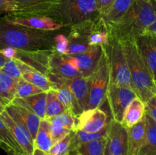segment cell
<instances>
[{"mask_svg":"<svg viewBox=\"0 0 156 155\" xmlns=\"http://www.w3.org/2000/svg\"><path fill=\"white\" fill-rule=\"evenodd\" d=\"M53 39L54 36L49 31L11 24L0 18V49L12 47L25 51L53 50Z\"/></svg>","mask_w":156,"mask_h":155,"instance_id":"6da1fadb","label":"cell"},{"mask_svg":"<svg viewBox=\"0 0 156 155\" xmlns=\"http://www.w3.org/2000/svg\"><path fill=\"white\" fill-rule=\"evenodd\" d=\"M156 20L152 0H136L121 19L109 29L110 35L120 40L135 39L145 33Z\"/></svg>","mask_w":156,"mask_h":155,"instance_id":"7a4b0ae2","label":"cell"},{"mask_svg":"<svg viewBox=\"0 0 156 155\" xmlns=\"http://www.w3.org/2000/svg\"><path fill=\"white\" fill-rule=\"evenodd\" d=\"M127 59L131 78V88L144 103L156 95V83L143 61L135 39L120 40Z\"/></svg>","mask_w":156,"mask_h":155,"instance_id":"3957f363","label":"cell"},{"mask_svg":"<svg viewBox=\"0 0 156 155\" xmlns=\"http://www.w3.org/2000/svg\"><path fill=\"white\" fill-rule=\"evenodd\" d=\"M66 27L73 26L100 17L96 0H59L46 12Z\"/></svg>","mask_w":156,"mask_h":155,"instance_id":"277c9868","label":"cell"},{"mask_svg":"<svg viewBox=\"0 0 156 155\" xmlns=\"http://www.w3.org/2000/svg\"><path fill=\"white\" fill-rule=\"evenodd\" d=\"M104 46L109 63V84L131 87L130 73L121 41L115 36H111L109 44Z\"/></svg>","mask_w":156,"mask_h":155,"instance_id":"5b68a950","label":"cell"},{"mask_svg":"<svg viewBox=\"0 0 156 155\" xmlns=\"http://www.w3.org/2000/svg\"><path fill=\"white\" fill-rule=\"evenodd\" d=\"M109 83V63L107 52L105 49L98 65L89 77V100L87 109L100 108L105 103L107 100Z\"/></svg>","mask_w":156,"mask_h":155,"instance_id":"8992f818","label":"cell"},{"mask_svg":"<svg viewBox=\"0 0 156 155\" xmlns=\"http://www.w3.org/2000/svg\"><path fill=\"white\" fill-rule=\"evenodd\" d=\"M136 97V94L131 87L109 84L107 100L109 103L113 119L121 122L126 107Z\"/></svg>","mask_w":156,"mask_h":155,"instance_id":"52a82bcc","label":"cell"},{"mask_svg":"<svg viewBox=\"0 0 156 155\" xmlns=\"http://www.w3.org/2000/svg\"><path fill=\"white\" fill-rule=\"evenodd\" d=\"M2 19L5 22L15 25H21L29 28L44 31H54L66 27L63 24L45 15H30V16H15L5 15Z\"/></svg>","mask_w":156,"mask_h":155,"instance_id":"ba28073f","label":"cell"},{"mask_svg":"<svg viewBox=\"0 0 156 155\" xmlns=\"http://www.w3.org/2000/svg\"><path fill=\"white\" fill-rule=\"evenodd\" d=\"M104 52V46H91L85 53L74 56L65 55V57L80 71L83 77H90L98 65Z\"/></svg>","mask_w":156,"mask_h":155,"instance_id":"9c48e42d","label":"cell"},{"mask_svg":"<svg viewBox=\"0 0 156 155\" xmlns=\"http://www.w3.org/2000/svg\"><path fill=\"white\" fill-rule=\"evenodd\" d=\"M108 123V115L100 108L86 109L77 116L75 130L96 133L103 130Z\"/></svg>","mask_w":156,"mask_h":155,"instance_id":"30bf717a","label":"cell"},{"mask_svg":"<svg viewBox=\"0 0 156 155\" xmlns=\"http://www.w3.org/2000/svg\"><path fill=\"white\" fill-rule=\"evenodd\" d=\"M107 147L113 155H128L127 129L113 119L110 121Z\"/></svg>","mask_w":156,"mask_h":155,"instance_id":"8fae6325","label":"cell"},{"mask_svg":"<svg viewBox=\"0 0 156 155\" xmlns=\"http://www.w3.org/2000/svg\"><path fill=\"white\" fill-rule=\"evenodd\" d=\"M56 84H64L73 93L77 104L82 112L86 110L89 100V77H76L66 78L62 76H58Z\"/></svg>","mask_w":156,"mask_h":155,"instance_id":"7c38bea8","label":"cell"},{"mask_svg":"<svg viewBox=\"0 0 156 155\" xmlns=\"http://www.w3.org/2000/svg\"><path fill=\"white\" fill-rule=\"evenodd\" d=\"M139 52L156 83V36L145 33L136 36Z\"/></svg>","mask_w":156,"mask_h":155,"instance_id":"4fadbf2b","label":"cell"},{"mask_svg":"<svg viewBox=\"0 0 156 155\" xmlns=\"http://www.w3.org/2000/svg\"><path fill=\"white\" fill-rule=\"evenodd\" d=\"M48 66L50 71L66 78L83 77L80 71L66 59L65 55L54 51L48 56Z\"/></svg>","mask_w":156,"mask_h":155,"instance_id":"5bb4252c","label":"cell"},{"mask_svg":"<svg viewBox=\"0 0 156 155\" xmlns=\"http://www.w3.org/2000/svg\"><path fill=\"white\" fill-rule=\"evenodd\" d=\"M18 3V10L12 14L15 16L45 15L51 6L59 0H15Z\"/></svg>","mask_w":156,"mask_h":155,"instance_id":"9a60e30c","label":"cell"},{"mask_svg":"<svg viewBox=\"0 0 156 155\" xmlns=\"http://www.w3.org/2000/svg\"><path fill=\"white\" fill-rule=\"evenodd\" d=\"M128 155H136L145 144L146 138V115L133 127L127 129Z\"/></svg>","mask_w":156,"mask_h":155,"instance_id":"2e32d148","label":"cell"},{"mask_svg":"<svg viewBox=\"0 0 156 155\" xmlns=\"http://www.w3.org/2000/svg\"><path fill=\"white\" fill-rule=\"evenodd\" d=\"M18 79L0 70V103L6 106L12 104L16 98Z\"/></svg>","mask_w":156,"mask_h":155,"instance_id":"e0dca14e","label":"cell"},{"mask_svg":"<svg viewBox=\"0 0 156 155\" xmlns=\"http://www.w3.org/2000/svg\"><path fill=\"white\" fill-rule=\"evenodd\" d=\"M146 115V105L145 103L136 97L128 105L123 114L121 123L125 128L129 129L135 126Z\"/></svg>","mask_w":156,"mask_h":155,"instance_id":"ac0fdd59","label":"cell"},{"mask_svg":"<svg viewBox=\"0 0 156 155\" xmlns=\"http://www.w3.org/2000/svg\"><path fill=\"white\" fill-rule=\"evenodd\" d=\"M47 92H42L36 95L30 96L26 98H15L12 102L13 104L21 105L33 111L41 119L45 118L46 106H47Z\"/></svg>","mask_w":156,"mask_h":155,"instance_id":"d6986e66","label":"cell"},{"mask_svg":"<svg viewBox=\"0 0 156 155\" xmlns=\"http://www.w3.org/2000/svg\"><path fill=\"white\" fill-rule=\"evenodd\" d=\"M12 104L15 109V110L17 111L20 119L23 122L26 129H27L30 135H31L34 141L37 134L38 129H39L40 123H41L42 119H41V117L38 116L35 112H34L28 108L24 107L21 105L13 104V103H12Z\"/></svg>","mask_w":156,"mask_h":155,"instance_id":"ffe728a7","label":"cell"},{"mask_svg":"<svg viewBox=\"0 0 156 155\" xmlns=\"http://www.w3.org/2000/svg\"><path fill=\"white\" fill-rule=\"evenodd\" d=\"M136 0H115L108 13L102 17L104 21L111 28L115 25L125 15Z\"/></svg>","mask_w":156,"mask_h":155,"instance_id":"44dd1931","label":"cell"},{"mask_svg":"<svg viewBox=\"0 0 156 155\" xmlns=\"http://www.w3.org/2000/svg\"><path fill=\"white\" fill-rule=\"evenodd\" d=\"M53 89L56 92L59 101L62 103L64 107L66 108V110L71 112L76 117L79 114L82 113V112L79 109L77 102L68 86L64 84H60L54 85Z\"/></svg>","mask_w":156,"mask_h":155,"instance_id":"7402d4cb","label":"cell"},{"mask_svg":"<svg viewBox=\"0 0 156 155\" xmlns=\"http://www.w3.org/2000/svg\"><path fill=\"white\" fill-rule=\"evenodd\" d=\"M53 144L51 125L47 119H42L34 140V148L36 147L48 153Z\"/></svg>","mask_w":156,"mask_h":155,"instance_id":"603a6c76","label":"cell"},{"mask_svg":"<svg viewBox=\"0 0 156 155\" xmlns=\"http://www.w3.org/2000/svg\"><path fill=\"white\" fill-rule=\"evenodd\" d=\"M109 127L110 122L108 126L103 130L99 132H96V133H88V132L81 130L72 131L71 151L76 150L77 147L80 144H84V143L90 142V141L106 138L108 133V130H109Z\"/></svg>","mask_w":156,"mask_h":155,"instance_id":"cb8c5ba5","label":"cell"},{"mask_svg":"<svg viewBox=\"0 0 156 155\" xmlns=\"http://www.w3.org/2000/svg\"><path fill=\"white\" fill-rule=\"evenodd\" d=\"M146 138L136 155H156V122L146 113Z\"/></svg>","mask_w":156,"mask_h":155,"instance_id":"d4e9b609","label":"cell"},{"mask_svg":"<svg viewBox=\"0 0 156 155\" xmlns=\"http://www.w3.org/2000/svg\"><path fill=\"white\" fill-rule=\"evenodd\" d=\"M22 78L45 92H48L53 89V84L48 78L43 73L36 71L30 67L22 73Z\"/></svg>","mask_w":156,"mask_h":155,"instance_id":"484cf974","label":"cell"},{"mask_svg":"<svg viewBox=\"0 0 156 155\" xmlns=\"http://www.w3.org/2000/svg\"><path fill=\"white\" fill-rule=\"evenodd\" d=\"M107 137L80 144L76 150L81 155H105Z\"/></svg>","mask_w":156,"mask_h":155,"instance_id":"4316f807","label":"cell"},{"mask_svg":"<svg viewBox=\"0 0 156 155\" xmlns=\"http://www.w3.org/2000/svg\"><path fill=\"white\" fill-rule=\"evenodd\" d=\"M66 108L62 105V103L59 101L56 96V92L53 89L50 90L47 92V106H46V115L44 119H49L55 115L64 112Z\"/></svg>","mask_w":156,"mask_h":155,"instance_id":"83f0119b","label":"cell"},{"mask_svg":"<svg viewBox=\"0 0 156 155\" xmlns=\"http://www.w3.org/2000/svg\"><path fill=\"white\" fill-rule=\"evenodd\" d=\"M47 119L50 122L51 126L68 129L72 132L76 129L77 117L75 116L71 112L65 111L59 115H55V116Z\"/></svg>","mask_w":156,"mask_h":155,"instance_id":"f1b7e54d","label":"cell"},{"mask_svg":"<svg viewBox=\"0 0 156 155\" xmlns=\"http://www.w3.org/2000/svg\"><path fill=\"white\" fill-rule=\"evenodd\" d=\"M0 141L5 144L12 151L24 154L19 144L15 141L12 132L0 118Z\"/></svg>","mask_w":156,"mask_h":155,"instance_id":"f546056e","label":"cell"},{"mask_svg":"<svg viewBox=\"0 0 156 155\" xmlns=\"http://www.w3.org/2000/svg\"><path fill=\"white\" fill-rule=\"evenodd\" d=\"M44 92L41 88L32 84L30 82L24 80L23 78L18 79V88H17L16 98L24 99L30 96L36 95L40 93Z\"/></svg>","mask_w":156,"mask_h":155,"instance_id":"4dcf8cb0","label":"cell"},{"mask_svg":"<svg viewBox=\"0 0 156 155\" xmlns=\"http://www.w3.org/2000/svg\"><path fill=\"white\" fill-rule=\"evenodd\" d=\"M25 64L16 59H7L5 63L2 68V71H4L11 77L19 79L22 78V72Z\"/></svg>","mask_w":156,"mask_h":155,"instance_id":"1f68e13d","label":"cell"},{"mask_svg":"<svg viewBox=\"0 0 156 155\" xmlns=\"http://www.w3.org/2000/svg\"><path fill=\"white\" fill-rule=\"evenodd\" d=\"M72 132L63 139L53 144L48 152L49 155H67L71 152Z\"/></svg>","mask_w":156,"mask_h":155,"instance_id":"d6a6232c","label":"cell"},{"mask_svg":"<svg viewBox=\"0 0 156 155\" xmlns=\"http://www.w3.org/2000/svg\"><path fill=\"white\" fill-rule=\"evenodd\" d=\"M54 52L62 55H67L68 47L69 45V40L68 36L59 33L54 36Z\"/></svg>","mask_w":156,"mask_h":155,"instance_id":"836d02e7","label":"cell"},{"mask_svg":"<svg viewBox=\"0 0 156 155\" xmlns=\"http://www.w3.org/2000/svg\"><path fill=\"white\" fill-rule=\"evenodd\" d=\"M18 8V3L15 0H0V15L14 13Z\"/></svg>","mask_w":156,"mask_h":155,"instance_id":"e575fe53","label":"cell"},{"mask_svg":"<svg viewBox=\"0 0 156 155\" xmlns=\"http://www.w3.org/2000/svg\"><path fill=\"white\" fill-rule=\"evenodd\" d=\"M90 48V46L87 44L80 43L70 42L68 47L67 55L69 56H74V55H79L86 52Z\"/></svg>","mask_w":156,"mask_h":155,"instance_id":"d590c367","label":"cell"},{"mask_svg":"<svg viewBox=\"0 0 156 155\" xmlns=\"http://www.w3.org/2000/svg\"><path fill=\"white\" fill-rule=\"evenodd\" d=\"M115 0H96V8L100 17H104L112 6Z\"/></svg>","mask_w":156,"mask_h":155,"instance_id":"8d00e7d4","label":"cell"},{"mask_svg":"<svg viewBox=\"0 0 156 155\" xmlns=\"http://www.w3.org/2000/svg\"><path fill=\"white\" fill-rule=\"evenodd\" d=\"M146 105V113L156 122V95L149 99Z\"/></svg>","mask_w":156,"mask_h":155,"instance_id":"74e56055","label":"cell"},{"mask_svg":"<svg viewBox=\"0 0 156 155\" xmlns=\"http://www.w3.org/2000/svg\"><path fill=\"white\" fill-rule=\"evenodd\" d=\"M152 2H153L154 5H155V10H156V1H155V0H152ZM146 33H151V34L155 35V36H156V20H155V22H154L153 24H152V26H150V27L148 29L147 31H146Z\"/></svg>","mask_w":156,"mask_h":155,"instance_id":"f35d334b","label":"cell"},{"mask_svg":"<svg viewBox=\"0 0 156 155\" xmlns=\"http://www.w3.org/2000/svg\"><path fill=\"white\" fill-rule=\"evenodd\" d=\"M32 155H49V153H47V152L44 151V150H40V149L35 147L34 150L33 154Z\"/></svg>","mask_w":156,"mask_h":155,"instance_id":"ab89813d","label":"cell"},{"mask_svg":"<svg viewBox=\"0 0 156 155\" xmlns=\"http://www.w3.org/2000/svg\"><path fill=\"white\" fill-rule=\"evenodd\" d=\"M6 61H7V59H6V58L2 54H1V53H0V70L2 69V68L3 67L4 64L5 63Z\"/></svg>","mask_w":156,"mask_h":155,"instance_id":"60d3db41","label":"cell"},{"mask_svg":"<svg viewBox=\"0 0 156 155\" xmlns=\"http://www.w3.org/2000/svg\"><path fill=\"white\" fill-rule=\"evenodd\" d=\"M0 147H1V148H2L4 150H5L6 152H9V151H10V150H12L9 147H8L7 145H6L5 144H4V143H3L2 141H0Z\"/></svg>","mask_w":156,"mask_h":155,"instance_id":"b9f144b4","label":"cell"},{"mask_svg":"<svg viewBox=\"0 0 156 155\" xmlns=\"http://www.w3.org/2000/svg\"><path fill=\"white\" fill-rule=\"evenodd\" d=\"M8 155H24V154H21V153H15V152L12 151V150H10V151L7 152Z\"/></svg>","mask_w":156,"mask_h":155,"instance_id":"7bdbcfd3","label":"cell"},{"mask_svg":"<svg viewBox=\"0 0 156 155\" xmlns=\"http://www.w3.org/2000/svg\"><path fill=\"white\" fill-rule=\"evenodd\" d=\"M5 110V106H3L2 104H1V103H0V115H1V114Z\"/></svg>","mask_w":156,"mask_h":155,"instance_id":"ee69618b","label":"cell"},{"mask_svg":"<svg viewBox=\"0 0 156 155\" xmlns=\"http://www.w3.org/2000/svg\"><path fill=\"white\" fill-rule=\"evenodd\" d=\"M105 155H113L112 153H111V152L109 151V150H108V147H107V145H106V148H105Z\"/></svg>","mask_w":156,"mask_h":155,"instance_id":"f6af8a7d","label":"cell"},{"mask_svg":"<svg viewBox=\"0 0 156 155\" xmlns=\"http://www.w3.org/2000/svg\"><path fill=\"white\" fill-rule=\"evenodd\" d=\"M67 155H78V151L77 150H73V151L69 152Z\"/></svg>","mask_w":156,"mask_h":155,"instance_id":"bcb514c9","label":"cell"},{"mask_svg":"<svg viewBox=\"0 0 156 155\" xmlns=\"http://www.w3.org/2000/svg\"><path fill=\"white\" fill-rule=\"evenodd\" d=\"M78 155H81V154H79V153H78Z\"/></svg>","mask_w":156,"mask_h":155,"instance_id":"7dc6e473","label":"cell"},{"mask_svg":"<svg viewBox=\"0 0 156 155\" xmlns=\"http://www.w3.org/2000/svg\"><path fill=\"white\" fill-rule=\"evenodd\" d=\"M155 1H156V0H155Z\"/></svg>","mask_w":156,"mask_h":155,"instance_id":"c3c4849f","label":"cell"}]
</instances>
